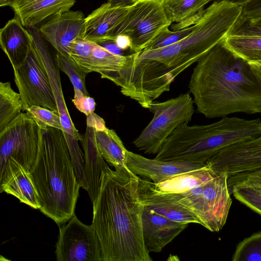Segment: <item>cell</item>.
<instances>
[{
	"label": "cell",
	"mask_w": 261,
	"mask_h": 261,
	"mask_svg": "<svg viewBox=\"0 0 261 261\" xmlns=\"http://www.w3.org/2000/svg\"><path fill=\"white\" fill-rule=\"evenodd\" d=\"M138 177L125 168L108 166L102 173L92 223L102 261L152 260L143 243Z\"/></svg>",
	"instance_id": "1"
},
{
	"label": "cell",
	"mask_w": 261,
	"mask_h": 261,
	"mask_svg": "<svg viewBox=\"0 0 261 261\" xmlns=\"http://www.w3.org/2000/svg\"><path fill=\"white\" fill-rule=\"evenodd\" d=\"M197 111L208 118L261 113V86L248 62L224 39L197 62L189 85Z\"/></svg>",
	"instance_id": "2"
},
{
	"label": "cell",
	"mask_w": 261,
	"mask_h": 261,
	"mask_svg": "<svg viewBox=\"0 0 261 261\" xmlns=\"http://www.w3.org/2000/svg\"><path fill=\"white\" fill-rule=\"evenodd\" d=\"M40 211L60 225L74 215L81 187L64 131L41 128L37 158L29 172Z\"/></svg>",
	"instance_id": "3"
},
{
	"label": "cell",
	"mask_w": 261,
	"mask_h": 261,
	"mask_svg": "<svg viewBox=\"0 0 261 261\" xmlns=\"http://www.w3.org/2000/svg\"><path fill=\"white\" fill-rule=\"evenodd\" d=\"M260 135L259 118L225 116L209 124L184 123L165 140L154 159L206 163L221 149Z\"/></svg>",
	"instance_id": "4"
},
{
	"label": "cell",
	"mask_w": 261,
	"mask_h": 261,
	"mask_svg": "<svg viewBox=\"0 0 261 261\" xmlns=\"http://www.w3.org/2000/svg\"><path fill=\"white\" fill-rule=\"evenodd\" d=\"M41 128L27 112L0 131V188L20 165L27 171L37 158Z\"/></svg>",
	"instance_id": "5"
},
{
	"label": "cell",
	"mask_w": 261,
	"mask_h": 261,
	"mask_svg": "<svg viewBox=\"0 0 261 261\" xmlns=\"http://www.w3.org/2000/svg\"><path fill=\"white\" fill-rule=\"evenodd\" d=\"M225 172L186 192L174 193L178 202L192 212L199 224L212 232L224 226L232 203Z\"/></svg>",
	"instance_id": "6"
},
{
	"label": "cell",
	"mask_w": 261,
	"mask_h": 261,
	"mask_svg": "<svg viewBox=\"0 0 261 261\" xmlns=\"http://www.w3.org/2000/svg\"><path fill=\"white\" fill-rule=\"evenodd\" d=\"M194 103L189 93L163 102L153 101L148 108L153 118L133 143L145 153H157L178 126L191 120L195 112Z\"/></svg>",
	"instance_id": "7"
},
{
	"label": "cell",
	"mask_w": 261,
	"mask_h": 261,
	"mask_svg": "<svg viewBox=\"0 0 261 261\" xmlns=\"http://www.w3.org/2000/svg\"><path fill=\"white\" fill-rule=\"evenodd\" d=\"M163 2L137 0L114 30L111 41L118 35H126L131 40V54L144 50L160 32L172 23Z\"/></svg>",
	"instance_id": "8"
},
{
	"label": "cell",
	"mask_w": 261,
	"mask_h": 261,
	"mask_svg": "<svg viewBox=\"0 0 261 261\" xmlns=\"http://www.w3.org/2000/svg\"><path fill=\"white\" fill-rule=\"evenodd\" d=\"M13 71L14 81L23 102V111L37 106L58 113L46 70L34 43L23 63Z\"/></svg>",
	"instance_id": "9"
},
{
	"label": "cell",
	"mask_w": 261,
	"mask_h": 261,
	"mask_svg": "<svg viewBox=\"0 0 261 261\" xmlns=\"http://www.w3.org/2000/svg\"><path fill=\"white\" fill-rule=\"evenodd\" d=\"M58 261H102L98 236L91 224L86 225L74 215L60 227L56 247Z\"/></svg>",
	"instance_id": "10"
},
{
	"label": "cell",
	"mask_w": 261,
	"mask_h": 261,
	"mask_svg": "<svg viewBox=\"0 0 261 261\" xmlns=\"http://www.w3.org/2000/svg\"><path fill=\"white\" fill-rule=\"evenodd\" d=\"M206 164L216 175L228 176L261 169V135L221 149Z\"/></svg>",
	"instance_id": "11"
},
{
	"label": "cell",
	"mask_w": 261,
	"mask_h": 261,
	"mask_svg": "<svg viewBox=\"0 0 261 261\" xmlns=\"http://www.w3.org/2000/svg\"><path fill=\"white\" fill-rule=\"evenodd\" d=\"M85 17L81 11L69 10L50 18L38 30L57 53L68 55L71 43L84 37Z\"/></svg>",
	"instance_id": "12"
},
{
	"label": "cell",
	"mask_w": 261,
	"mask_h": 261,
	"mask_svg": "<svg viewBox=\"0 0 261 261\" xmlns=\"http://www.w3.org/2000/svg\"><path fill=\"white\" fill-rule=\"evenodd\" d=\"M138 192L144 206L173 221L184 223H197L195 215L181 205L174 194L159 190L154 182L138 177Z\"/></svg>",
	"instance_id": "13"
},
{
	"label": "cell",
	"mask_w": 261,
	"mask_h": 261,
	"mask_svg": "<svg viewBox=\"0 0 261 261\" xmlns=\"http://www.w3.org/2000/svg\"><path fill=\"white\" fill-rule=\"evenodd\" d=\"M125 165L135 175L159 184L176 175L203 167L206 164L186 161H164L149 159L127 150Z\"/></svg>",
	"instance_id": "14"
},
{
	"label": "cell",
	"mask_w": 261,
	"mask_h": 261,
	"mask_svg": "<svg viewBox=\"0 0 261 261\" xmlns=\"http://www.w3.org/2000/svg\"><path fill=\"white\" fill-rule=\"evenodd\" d=\"M33 38L35 47L42 61L46 70L50 86L57 103L58 114L65 132L72 136L78 141L83 138L78 130L75 128L67 109L62 92L60 80L59 67L50 54L44 39L40 34L38 28L33 27L28 28Z\"/></svg>",
	"instance_id": "15"
},
{
	"label": "cell",
	"mask_w": 261,
	"mask_h": 261,
	"mask_svg": "<svg viewBox=\"0 0 261 261\" xmlns=\"http://www.w3.org/2000/svg\"><path fill=\"white\" fill-rule=\"evenodd\" d=\"M142 224L143 243L149 253L161 251L188 225L169 219L145 206Z\"/></svg>",
	"instance_id": "16"
},
{
	"label": "cell",
	"mask_w": 261,
	"mask_h": 261,
	"mask_svg": "<svg viewBox=\"0 0 261 261\" xmlns=\"http://www.w3.org/2000/svg\"><path fill=\"white\" fill-rule=\"evenodd\" d=\"M129 8L108 2L102 4L85 17L84 38L97 43L111 41L114 30Z\"/></svg>",
	"instance_id": "17"
},
{
	"label": "cell",
	"mask_w": 261,
	"mask_h": 261,
	"mask_svg": "<svg viewBox=\"0 0 261 261\" xmlns=\"http://www.w3.org/2000/svg\"><path fill=\"white\" fill-rule=\"evenodd\" d=\"M75 3V0H14L9 7L22 25L30 28L70 10Z\"/></svg>",
	"instance_id": "18"
},
{
	"label": "cell",
	"mask_w": 261,
	"mask_h": 261,
	"mask_svg": "<svg viewBox=\"0 0 261 261\" xmlns=\"http://www.w3.org/2000/svg\"><path fill=\"white\" fill-rule=\"evenodd\" d=\"M95 132L94 128L87 126L86 132L81 141L85 159L81 187L87 191L92 203L99 193L102 173L108 167L98 150Z\"/></svg>",
	"instance_id": "19"
},
{
	"label": "cell",
	"mask_w": 261,
	"mask_h": 261,
	"mask_svg": "<svg viewBox=\"0 0 261 261\" xmlns=\"http://www.w3.org/2000/svg\"><path fill=\"white\" fill-rule=\"evenodd\" d=\"M25 28L15 16L0 30L1 47L13 69L19 68L23 63L33 44V36Z\"/></svg>",
	"instance_id": "20"
},
{
	"label": "cell",
	"mask_w": 261,
	"mask_h": 261,
	"mask_svg": "<svg viewBox=\"0 0 261 261\" xmlns=\"http://www.w3.org/2000/svg\"><path fill=\"white\" fill-rule=\"evenodd\" d=\"M211 0H164L167 15L172 22V26L176 31L195 24L203 15L205 6Z\"/></svg>",
	"instance_id": "21"
},
{
	"label": "cell",
	"mask_w": 261,
	"mask_h": 261,
	"mask_svg": "<svg viewBox=\"0 0 261 261\" xmlns=\"http://www.w3.org/2000/svg\"><path fill=\"white\" fill-rule=\"evenodd\" d=\"M127 58V55L113 54L99 44L93 42L90 56L77 63L87 72H97L101 78L107 79L121 69Z\"/></svg>",
	"instance_id": "22"
},
{
	"label": "cell",
	"mask_w": 261,
	"mask_h": 261,
	"mask_svg": "<svg viewBox=\"0 0 261 261\" xmlns=\"http://www.w3.org/2000/svg\"><path fill=\"white\" fill-rule=\"evenodd\" d=\"M95 133L98 150L104 160L115 169H127L125 165L127 150L115 131L107 127L103 130H95Z\"/></svg>",
	"instance_id": "23"
},
{
	"label": "cell",
	"mask_w": 261,
	"mask_h": 261,
	"mask_svg": "<svg viewBox=\"0 0 261 261\" xmlns=\"http://www.w3.org/2000/svg\"><path fill=\"white\" fill-rule=\"evenodd\" d=\"M217 175L207 166L176 175L170 179L159 184H154L160 191L171 193L186 192Z\"/></svg>",
	"instance_id": "24"
},
{
	"label": "cell",
	"mask_w": 261,
	"mask_h": 261,
	"mask_svg": "<svg viewBox=\"0 0 261 261\" xmlns=\"http://www.w3.org/2000/svg\"><path fill=\"white\" fill-rule=\"evenodd\" d=\"M0 192H5L15 196L21 202L33 208L40 209L37 193L29 177V172L20 165Z\"/></svg>",
	"instance_id": "25"
},
{
	"label": "cell",
	"mask_w": 261,
	"mask_h": 261,
	"mask_svg": "<svg viewBox=\"0 0 261 261\" xmlns=\"http://www.w3.org/2000/svg\"><path fill=\"white\" fill-rule=\"evenodd\" d=\"M224 41L236 56L247 62L261 61V36L227 35Z\"/></svg>",
	"instance_id": "26"
},
{
	"label": "cell",
	"mask_w": 261,
	"mask_h": 261,
	"mask_svg": "<svg viewBox=\"0 0 261 261\" xmlns=\"http://www.w3.org/2000/svg\"><path fill=\"white\" fill-rule=\"evenodd\" d=\"M23 111L19 93L15 92L10 82L0 83V131Z\"/></svg>",
	"instance_id": "27"
},
{
	"label": "cell",
	"mask_w": 261,
	"mask_h": 261,
	"mask_svg": "<svg viewBox=\"0 0 261 261\" xmlns=\"http://www.w3.org/2000/svg\"><path fill=\"white\" fill-rule=\"evenodd\" d=\"M60 69L68 76L73 88L90 96L86 87L85 79L89 73L85 71L68 55L57 53L56 58Z\"/></svg>",
	"instance_id": "28"
},
{
	"label": "cell",
	"mask_w": 261,
	"mask_h": 261,
	"mask_svg": "<svg viewBox=\"0 0 261 261\" xmlns=\"http://www.w3.org/2000/svg\"><path fill=\"white\" fill-rule=\"evenodd\" d=\"M232 261H261V232L253 233L237 245Z\"/></svg>",
	"instance_id": "29"
},
{
	"label": "cell",
	"mask_w": 261,
	"mask_h": 261,
	"mask_svg": "<svg viewBox=\"0 0 261 261\" xmlns=\"http://www.w3.org/2000/svg\"><path fill=\"white\" fill-rule=\"evenodd\" d=\"M230 194L253 210L261 215V194L252 188L240 182H236L229 189Z\"/></svg>",
	"instance_id": "30"
},
{
	"label": "cell",
	"mask_w": 261,
	"mask_h": 261,
	"mask_svg": "<svg viewBox=\"0 0 261 261\" xmlns=\"http://www.w3.org/2000/svg\"><path fill=\"white\" fill-rule=\"evenodd\" d=\"M26 112L33 118L40 128L49 127L65 131L58 113L37 106L31 107Z\"/></svg>",
	"instance_id": "31"
},
{
	"label": "cell",
	"mask_w": 261,
	"mask_h": 261,
	"mask_svg": "<svg viewBox=\"0 0 261 261\" xmlns=\"http://www.w3.org/2000/svg\"><path fill=\"white\" fill-rule=\"evenodd\" d=\"M193 27L171 31L168 28L163 29L144 49H156L172 45L187 37Z\"/></svg>",
	"instance_id": "32"
},
{
	"label": "cell",
	"mask_w": 261,
	"mask_h": 261,
	"mask_svg": "<svg viewBox=\"0 0 261 261\" xmlns=\"http://www.w3.org/2000/svg\"><path fill=\"white\" fill-rule=\"evenodd\" d=\"M64 134L70 151L76 179L81 187L84 175V154L79 146V141L65 131Z\"/></svg>",
	"instance_id": "33"
},
{
	"label": "cell",
	"mask_w": 261,
	"mask_h": 261,
	"mask_svg": "<svg viewBox=\"0 0 261 261\" xmlns=\"http://www.w3.org/2000/svg\"><path fill=\"white\" fill-rule=\"evenodd\" d=\"M93 42L79 38L74 40L70 45L68 55L76 63L87 58L91 53Z\"/></svg>",
	"instance_id": "34"
},
{
	"label": "cell",
	"mask_w": 261,
	"mask_h": 261,
	"mask_svg": "<svg viewBox=\"0 0 261 261\" xmlns=\"http://www.w3.org/2000/svg\"><path fill=\"white\" fill-rule=\"evenodd\" d=\"M72 102L76 108L86 116L94 112L95 109L96 103L94 99L74 88Z\"/></svg>",
	"instance_id": "35"
},
{
	"label": "cell",
	"mask_w": 261,
	"mask_h": 261,
	"mask_svg": "<svg viewBox=\"0 0 261 261\" xmlns=\"http://www.w3.org/2000/svg\"><path fill=\"white\" fill-rule=\"evenodd\" d=\"M236 182L248 186L261 194V178L257 176L239 173L228 176L229 189Z\"/></svg>",
	"instance_id": "36"
},
{
	"label": "cell",
	"mask_w": 261,
	"mask_h": 261,
	"mask_svg": "<svg viewBox=\"0 0 261 261\" xmlns=\"http://www.w3.org/2000/svg\"><path fill=\"white\" fill-rule=\"evenodd\" d=\"M261 17V0H250L242 6L240 19L251 21Z\"/></svg>",
	"instance_id": "37"
},
{
	"label": "cell",
	"mask_w": 261,
	"mask_h": 261,
	"mask_svg": "<svg viewBox=\"0 0 261 261\" xmlns=\"http://www.w3.org/2000/svg\"><path fill=\"white\" fill-rule=\"evenodd\" d=\"M228 35L261 36V28L251 25L239 19Z\"/></svg>",
	"instance_id": "38"
},
{
	"label": "cell",
	"mask_w": 261,
	"mask_h": 261,
	"mask_svg": "<svg viewBox=\"0 0 261 261\" xmlns=\"http://www.w3.org/2000/svg\"><path fill=\"white\" fill-rule=\"evenodd\" d=\"M86 124L95 130H103L107 128L104 120L94 112L87 116Z\"/></svg>",
	"instance_id": "39"
},
{
	"label": "cell",
	"mask_w": 261,
	"mask_h": 261,
	"mask_svg": "<svg viewBox=\"0 0 261 261\" xmlns=\"http://www.w3.org/2000/svg\"><path fill=\"white\" fill-rule=\"evenodd\" d=\"M113 41L120 49L123 50L130 49L131 46L130 39L126 35H118L114 38Z\"/></svg>",
	"instance_id": "40"
},
{
	"label": "cell",
	"mask_w": 261,
	"mask_h": 261,
	"mask_svg": "<svg viewBox=\"0 0 261 261\" xmlns=\"http://www.w3.org/2000/svg\"><path fill=\"white\" fill-rule=\"evenodd\" d=\"M108 50L115 54L123 55V50L120 49L113 41H106L98 43Z\"/></svg>",
	"instance_id": "41"
},
{
	"label": "cell",
	"mask_w": 261,
	"mask_h": 261,
	"mask_svg": "<svg viewBox=\"0 0 261 261\" xmlns=\"http://www.w3.org/2000/svg\"><path fill=\"white\" fill-rule=\"evenodd\" d=\"M137 0H108V2L115 6H130L134 4Z\"/></svg>",
	"instance_id": "42"
},
{
	"label": "cell",
	"mask_w": 261,
	"mask_h": 261,
	"mask_svg": "<svg viewBox=\"0 0 261 261\" xmlns=\"http://www.w3.org/2000/svg\"><path fill=\"white\" fill-rule=\"evenodd\" d=\"M250 0H211V2H227L232 4L243 6Z\"/></svg>",
	"instance_id": "43"
},
{
	"label": "cell",
	"mask_w": 261,
	"mask_h": 261,
	"mask_svg": "<svg viewBox=\"0 0 261 261\" xmlns=\"http://www.w3.org/2000/svg\"><path fill=\"white\" fill-rule=\"evenodd\" d=\"M239 19L243 21H244L251 25L258 27V28H261V17L257 18V19L253 20H251V21H246V20H243L240 19Z\"/></svg>",
	"instance_id": "44"
},
{
	"label": "cell",
	"mask_w": 261,
	"mask_h": 261,
	"mask_svg": "<svg viewBox=\"0 0 261 261\" xmlns=\"http://www.w3.org/2000/svg\"><path fill=\"white\" fill-rule=\"evenodd\" d=\"M242 173L245 174H250V175H256V176H257L261 178V169H257V170H254L253 171H251V172Z\"/></svg>",
	"instance_id": "45"
},
{
	"label": "cell",
	"mask_w": 261,
	"mask_h": 261,
	"mask_svg": "<svg viewBox=\"0 0 261 261\" xmlns=\"http://www.w3.org/2000/svg\"><path fill=\"white\" fill-rule=\"evenodd\" d=\"M14 0H0V6L1 7L9 6L10 4Z\"/></svg>",
	"instance_id": "46"
},
{
	"label": "cell",
	"mask_w": 261,
	"mask_h": 261,
	"mask_svg": "<svg viewBox=\"0 0 261 261\" xmlns=\"http://www.w3.org/2000/svg\"><path fill=\"white\" fill-rule=\"evenodd\" d=\"M256 63V64H258V65H261V61H260V62H257V63Z\"/></svg>",
	"instance_id": "47"
}]
</instances>
